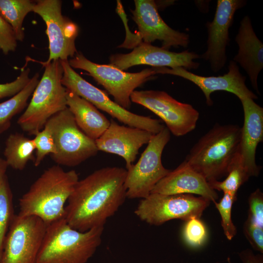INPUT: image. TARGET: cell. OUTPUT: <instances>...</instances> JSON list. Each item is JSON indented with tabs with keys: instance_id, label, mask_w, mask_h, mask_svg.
Wrapping results in <instances>:
<instances>
[{
	"instance_id": "obj_1",
	"label": "cell",
	"mask_w": 263,
	"mask_h": 263,
	"mask_svg": "<svg viewBox=\"0 0 263 263\" xmlns=\"http://www.w3.org/2000/svg\"><path fill=\"white\" fill-rule=\"evenodd\" d=\"M126 175L123 168L107 167L78 180L65 207L68 225L81 232L103 226L127 198Z\"/></svg>"
},
{
	"instance_id": "obj_2",
	"label": "cell",
	"mask_w": 263,
	"mask_h": 263,
	"mask_svg": "<svg viewBox=\"0 0 263 263\" xmlns=\"http://www.w3.org/2000/svg\"><path fill=\"white\" fill-rule=\"evenodd\" d=\"M74 170L65 171L59 165L44 170L19 199L21 216L39 218L46 226L65 218V205L78 181Z\"/></svg>"
},
{
	"instance_id": "obj_3",
	"label": "cell",
	"mask_w": 263,
	"mask_h": 263,
	"mask_svg": "<svg viewBox=\"0 0 263 263\" xmlns=\"http://www.w3.org/2000/svg\"><path fill=\"white\" fill-rule=\"evenodd\" d=\"M241 127L216 123L190 149L184 160L208 182L226 175L237 153Z\"/></svg>"
},
{
	"instance_id": "obj_4",
	"label": "cell",
	"mask_w": 263,
	"mask_h": 263,
	"mask_svg": "<svg viewBox=\"0 0 263 263\" xmlns=\"http://www.w3.org/2000/svg\"><path fill=\"white\" fill-rule=\"evenodd\" d=\"M103 226L81 232L65 218L46 227L37 263H86L101 243Z\"/></svg>"
},
{
	"instance_id": "obj_5",
	"label": "cell",
	"mask_w": 263,
	"mask_h": 263,
	"mask_svg": "<svg viewBox=\"0 0 263 263\" xmlns=\"http://www.w3.org/2000/svg\"><path fill=\"white\" fill-rule=\"evenodd\" d=\"M44 71L32 97L17 124L28 134L35 135L48 120L67 108V89L61 83L63 71L60 60L41 62Z\"/></svg>"
},
{
	"instance_id": "obj_6",
	"label": "cell",
	"mask_w": 263,
	"mask_h": 263,
	"mask_svg": "<svg viewBox=\"0 0 263 263\" xmlns=\"http://www.w3.org/2000/svg\"><path fill=\"white\" fill-rule=\"evenodd\" d=\"M60 62L63 71L62 84L66 89L89 101L96 108L128 126L145 130L153 134L159 132L165 127L159 120L138 115L124 109L111 100L105 92L78 75L70 65L68 60H60Z\"/></svg>"
},
{
	"instance_id": "obj_7",
	"label": "cell",
	"mask_w": 263,
	"mask_h": 263,
	"mask_svg": "<svg viewBox=\"0 0 263 263\" xmlns=\"http://www.w3.org/2000/svg\"><path fill=\"white\" fill-rule=\"evenodd\" d=\"M45 126L53 137L56 152L51 155L58 165L75 167L97 153L95 140L80 129L68 107L51 117Z\"/></svg>"
},
{
	"instance_id": "obj_8",
	"label": "cell",
	"mask_w": 263,
	"mask_h": 263,
	"mask_svg": "<svg viewBox=\"0 0 263 263\" xmlns=\"http://www.w3.org/2000/svg\"><path fill=\"white\" fill-rule=\"evenodd\" d=\"M68 62L73 68L86 71L113 96L114 102L127 110L131 107V95L135 89L157 74L156 67L137 73H128L110 64L92 62L78 53L68 60Z\"/></svg>"
},
{
	"instance_id": "obj_9",
	"label": "cell",
	"mask_w": 263,
	"mask_h": 263,
	"mask_svg": "<svg viewBox=\"0 0 263 263\" xmlns=\"http://www.w3.org/2000/svg\"><path fill=\"white\" fill-rule=\"evenodd\" d=\"M170 138V132L167 127L153 134L137 162L127 169L125 181L127 198L147 197L156 184L170 172L163 166L161 160L164 149Z\"/></svg>"
},
{
	"instance_id": "obj_10",
	"label": "cell",
	"mask_w": 263,
	"mask_h": 263,
	"mask_svg": "<svg viewBox=\"0 0 263 263\" xmlns=\"http://www.w3.org/2000/svg\"><path fill=\"white\" fill-rule=\"evenodd\" d=\"M209 203L191 194L152 193L140 201L134 213L142 221L160 225L173 219L186 221L193 217L199 218Z\"/></svg>"
},
{
	"instance_id": "obj_11",
	"label": "cell",
	"mask_w": 263,
	"mask_h": 263,
	"mask_svg": "<svg viewBox=\"0 0 263 263\" xmlns=\"http://www.w3.org/2000/svg\"><path fill=\"white\" fill-rule=\"evenodd\" d=\"M130 98L159 116L176 136L185 135L196 128L199 112L191 105L178 101L164 91L135 90Z\"/></svg>"
},
{
	"instance_id": "obj_12",
	"label": "cell",
	"mask_w": 263,
	"mask_h": 263,
	"mask_svg": "<svg viewBox=\"0 0 263 263\" xmlns=\"http://www.w3.org/2000/svg\"><path fill=\"white\" fill-rule=\"evenodd\" d=\"M62 1H35L33 12L38 14L46 25L49 40V56L44 62L68 60L77 53L75 40L78 34L77 25L62 14Z\"/></svg>"
},
{
	"instance_id": "obj_13",
	"label": "cell",
	"mask_w": 263,
	"mask_h": 263,
	"mask_svg": "<svg viewBox=\"0 0 263 263\" xmlns=\"http://www.w3.org/2000/svg\"><path fill=\"white\" fill-rule=\"evenodd\" d=\"M46 227L38 217L15 215L4 241L0 263H37Z\"/></svg>"
},
{
	"instance_id": "obj_14",
	"label": "cell",
	"mask_w": 263,
	"mask_h": 263,
	"mask_svg": "<svg viewBox=\"0 0 263 263\" xmlns=\"http://www.w3.org/2000/svg\"><path fill=\"white\" fill-rule=\"evenodd\" d=\"M199 57L197 54L188 50L176 53L141 42L130 53L112 55L109 64L122 71L138 65L196 69L200 64L193 60Z\"/></svg>"
},
{
	"instance_id": "obj_15",
	"label": "cell",
	"mask_w": 263,
	"mask_h": 263,
	"mask_svg": "<svg viewBox=\"0 0 263 263\" xmlns=\"http://www.w3.org/2000/svg\"><path fill=\"white\" fill-rule=\"evenodd\" d=\"M243 0H218L212 21L207 22L208 32L207 51L201 57L209 62L211 69L217 73L223 68L227 60L226 48L229 42V29L236 11L244 6Z\"/></svg>"
},
{
	"instance_id": "obj_16",
	"label": "cell",
	"mask_w": 263,
	"mask_h": 263,
	"mask_svg": "<svg viewBox=\"0 0 263 263\" xmlns=\"http://www.w3.org/2000/svg\"><path fill=\"white\" fill-rule=\"evenodd\" d=\"M132 18L137 24L139 36L143 42L151 44L156 40L162 42V48L187 47L189 42L188 34L170 28L160 16L156 2L152 0H135Z\"/></svg>"
},
{
	"instance_id": "obj_17",
	"label": "cell",
	"mask_w": 263,
	"mask_h": 263,
	"mask_svg": "<svg viewBox=\"0 0 263 263\" xmlns=\"http://www.w3.org/2000/svg\"><path fill=\"white\" fill-rule=\"evenodd\" d=\"M228 69V72L223 75L204 76L192 73L182 67L171 69L165 67H157L158 74L178 76L197 85L204 94L206 103L208 106L213 104L211 94L219 91L231 93L239 99L244 97L253 100L257 99L258 96L246 86L245 82L246 77L240 73L235 61L231 60L229 62Z\"/></svg>"
},
{
	"instance_id": "obj_18",
	"label": "cell",
	"mask_w": 263,
	"mask_h": 263,
	"mask_svg": "<svg viewBox=\"0 0 263 263\" xmlns=\"http://www.w3.org/2000/svg\"><path fill=\"white\" fill-rule=\"evenodd\" d=\"M152 135L146 130L120 125L111 119L108 128L95 142L98 150L122 157L128 169L133 164L139 149Z\"/></svg>"
},
{
	"instance_id": "obj_19",
	"label": "cell",
	"mask_w": 263,
	"mask_h": 263,
	"mask_svg": "<svg viewBox=\"0 0 263 263\" xmlns=\"http://www.w3.org/2000/svg\"><path fill=\"white\" fill-rule=\"evenodd\" d=\"M240 100L244 120L237 154L249 177L257 176L261 167L256 164V152L258 144L263 141V108L252 98Z\"/></svg>"
},
{
	"instance_id": "obj_20",
	"label": "cell",
	"mask_w": 263,
	"mask_h": 263,
	"mask_svg": "<svg viewBox=\"0 0 263 263\" xmlns=\"http://www.w3.org/2000/svg\"><path fill=\"white\" fill-rule=\"evenodd\" d=\"M165 195L197 194L213 203L218 198L216 191L201 174L184 160L175 169L160 180L150 193Z\"/></svg>"
},
{
	"instance_id": "obj_21",
	"label": "cell",
	"mask_w": 263,
	"mask_h": 263,
	"mask_svg": "<svg viewBox=\"0 0 263 263\" xmlns=\"http://www.w3.org/2000/svg\"><path fill=\"white\" fill-rule=\"evenodd\" d=\"M235 41L239 50L233 61L246 71L252 87L259 93L257 79L263 68V44L257 37L248 16H244L241 21Z\"/></svg>"
},
{
	"instance_id": "obj_22",
	"label": "cell",
	"mask_w": 263,
	"mask_h": 263,
	"mask_svg": "<svg viewBox=\"0 0 263 263\" xmlns=\"http://www.w3.org/2000/svg\"><path fill=\"white\" fill-rule=\"evenodd\" d=\"M67 107L80 129L95 140L108 128L110 120L94 105L67 89Z\"/></svg>"
},
{
	"instance_id": "obj_23",
	"label": "cell",
	"mask_w": 263,
	"mask_h": 263,
	"mask_svg": "<svg viewBox=\"0 0 263 263\" xmlns=\"http://www.w3.org/2000/svg\"><path fill=\"white\" fill-rule=\"evenodd\" d=\"M35 151L33 139H30L19 132L11 133L5 141V160L8 166L16 170H22L29 161L34 162Z\"/></svg>"
},
{
	"instance_id": "obj_24",
	"label": "cell",
	"mask_w": 263,
	"mask_h": 263,
	"mask_svg": "<svg viewBox=\"0 0 263 263\" xmlns=\"http://www.w3.org/2000/svg\"><path fill=\"white\" fill-rule=\"evenodd\" d=\"M39 76L38 73H36L21 91L0 103V133L9 128L12 118L24 109L39 81Z\"/></svg>"
},
{
	"instance_id": "obj_25",
	"label": "cell",
	"mask_w": 263,
	"mask_h": 263,
	"mask_svg": "<svg viewBox=\"0 0 263 263\" xmlns=\"http://www.w3.org/2000/svg\"><path fill=\"white\" fill-rule=\"evenodd\" d=\"M35 4L30 0H0V15L12 27L18 41L24 38L23 22Z\"/></svg>"
},
{
	"instance_id": "obj_26",
	"label": "cell",
	"mask_w": 263,
	"mask_h": 263,
	"mask_svg": "<svg viewBox=\"0 0 263 263\" xmlns=\"http://www.w3.org/2000/svg\"><path fill=\"white\" fill-rule=\"evenodd\" d=\"M13 195L6 172L0 174V262L4 241L15 217Z\"/></svg>"
},
{
	"instance_id": "obj_27",
	"label": "cell",
	"mask_w": 263,
	"mask_h": 263,
	"mask_svg": "<svg viewBox=\"0 0 263 263\" xmlns=\"http://www.w3.org/2000/svg\"><path fill=\"white\" fill-rule=\"evenodd\" d=\"M226 178L222 181L215 180L208 182L215 190L222 191L236 197L240 187L249 178L237 153L232 161Z\"/></svg>"
},
{
	"instance_id": "obj_28",
	"label": "cell",
	"mask_w": 263,
	"mask_h": 263,
	"mask_svg": "<svg viewBox=\"0 0 263 263\" xmlns=\"http://www.w3.org/2000/svg\"><path fill=\"white\" fill-rule=\"evenodd\" d=\"M35 145L36 157L34 162L36 167L38 166L46 156L56 153V147L50 129L45 126L38 132L33 139Z\"/></svg>"
},
{
	"instance_id": "obj_29",
	"label": "cell",
	"mask_w": 263,
	"mask_h": 263,
	"mask_svg": "<svg viewBox=\"0 0 263 263\" xmlns=\"http://www.w3.org/2000/svg\"><path fill=\"white\" fill-rule=\"evenodd\" d=\"M236 197L224 193L219 203H214L220 213L221 225L224 234L227 239L231 240L236 234V229L231 219V209Z\"/></svg>"
},
{
	"instance_id": "obj_30",
	"label": "cell",
	"mask_w": 263,
	"mask_h": 263,
	"mask_svg": "<svg viewBox=\"0 0 263 263\" xmlns=\"http://www.w3.org/2000/svg\"><path fill=\"white\" fill-rule=\"evenodd\" d=\"M184 238L188 244L193 247L202 246L207 237V231L199 218L193 217L186 221L183 229Z\"/></svg>"
},
{
	"instance_id": "obj_31",
	"label": "cell",
	"mask_w": 263,
	"mask_h": 263,
	"mask_svg": "<svg viewBox=\"0 0 263 263\" xmlns=\"http://www.w3.org/2000/svg\"><path fill=\"white\" fill-rule=\"evenodd\" d=\"M30 70L27 68L21 71L14 81L0 84V99L14 96L21 91L30 81Z\"/></svg>"
},
{
	"instance_id": "obj_32",
	"label": "cell",
	"mask_w": 263,
	"mask_h": 263,
	"mask_svg": "<svg viewBox=\"0 0 263 263\" xmlns=\"http://www.w3.org/2000/svg\"><path fill=\"white\" fill-rule=\"evenodd\" d=\"M249 212L248 219L258 226L263 228V194L257 189L249 196Z\"/></svg>"
},
{
	"instance_id": "obj_33",
	"label": "cell",
	"mask_w": 263,
	"mask_h": 263,
	"mask_svg": "<svg viewBox=\"0 0 263 263\" xmlns=\"http://www.w3.org/2000/svg\"><path fill=\"white\" fill-rule=\"evenodd\" d=\"M17 41L12 27L0 15V50L4 55L15 51Z\"/></svg>"
},
{
	"instance_id": "obj_34",
	"label": "cell",
	"mask_w": 263,
	"mask_h": 263,
	"mask_svg": "<svg viewBox=\"0 0 263 263\" xmlns=\"http://www.w3.org/2000/svg\"><path fill=\"white\" fill-rule=\"evenodd\" d=\"M244 234L252 247L263 253V228L247 219L244 225Z\"/></svg>"
},
{
	"instance_id": "obj_35",
	"label": "cell",
	"mask_w": 263,
	"mask_h": 263,
	"mask_svg": "<svg viewBox=\"0 0 263 263\" xmlns=\"http://www.w3.org/2000/svg\"><path fill=\"white\" fill-rule=\"evenodd\" d=\"M242 263H263L262 254H254L250 249H246L239 253Z\"/></svg>"
},
{
	"instance_id": "obj_36",
	"label": "cell",
	"mask_w": 263,
	"mask_h": 263,
	"mask_svg": "<svg viewBox=\"0 0 263 263\" xmlns=\"http://www.w3.org/2000/svg\"><path fill=\"white\" fill-rule=\"evenodd\" d=\"M8 165L5 159L0 158V174L3 172H6Z\"/></svg>"
}]
</instances>
